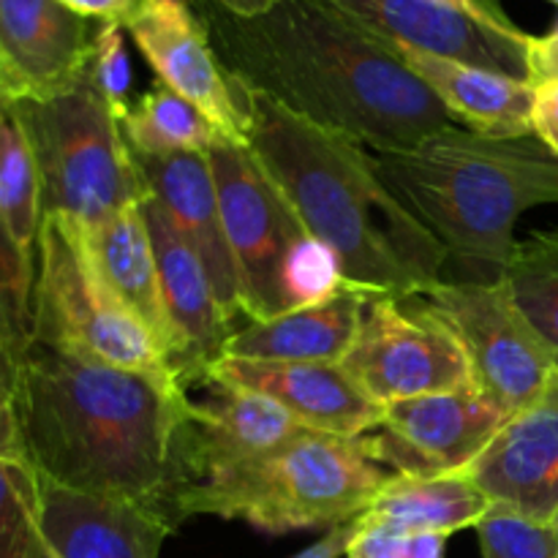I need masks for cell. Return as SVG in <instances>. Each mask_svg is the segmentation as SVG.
<instances>
[{
	"label": "cell",
	"instance_id": "8992f818",
	"mask_svg": "<svg viewBox=\"0 0 558 558\" xmlns=\"http://www.w3.org/2000/svg\"><path fill=\"white\" fill-rule=\"evenodd\" d=\"M11 104L36 156L44 216H60L87 232L145 196L118 114L90 71L58 96Z\"/></svg>",
	"mask_w": 558,
	"mask_h": 558
},
{
	"label": "cell",
	"instance_id": "484cf974",
	"mask_svg": "<svg viewBox=\"0 0 558 558\" xmlns=\"http://www.w3.org/2000/svg\"><path fill=\"white\" fill-rule=\"evenodd\" d=\"M0 213L27 256L36 259L41 234V180L16 107L0 98Z\"/></svg>",
	"mask_w": 558,
	"mask_h": 558
},
{
	"label": "cell",
	"instance_id": "4dcf8cb0",
	"mask_svg": "<svg viewBox=\"0 0 558 558\" xmlns=\"http://www.w3.org/2000/svg\"><path fill=\"white\" fill-rule=\"evenodd\" d=\"M125 27L120 25H101L96 38V49H93L90 60V80L98 87L118 120L129 112L131 101V58L125 52Z\"/></svg>",
	"mask_w": 558,
	"mask_h": 558
},
{
	"label": "cell",
	"instance_id": "9a60e30c",
	"mask_svg": "<svg viewBox=\"0 0 558 558\" xmlns=\"http://www.w3.org/2000/svg\"><path fill=\"white\" fill-rule=\"evenodd\" d=\"M101 22L60 0H0V98L44 101L87 74Z\"/></svg>",
	"mask_w": 558,
	"mask_h": 558
},
{
	"label": "cell",
	"instance_id": "f1b7e54d",
	"mask_svg": "<svg viewBox=\"0 0 558 558\" xmlns=\"http://www.w3.org/2000/svg\"><path fill=\"white\" fill-rule=\"evenodd\" d=\"M483 558H558L554 523H539L510 507L494 505L477 523Z\"/></svg>",
	"mask_w": 558,
	"mask_h": 558
},
{
	"label": "cell",
	"instance_id": "836d02e7",
	"mask_svg": "<svg viewBox=\"0 0 558 558\" xmlns=\"http://www.w3.org/2000/svg\"><path fill=\"white\" fill-rule=\"evenodd\" d=\"M60 3H65L76 14L87 16V20L101 22V25L125 27L140 14L147 0H60Z\"/></svg>",
	"mask_w": 558,
	"mask_h": 558
},
{
	"label": "cell",
	"instance_id": "277c9868",
	"mask_svg": "<svg viewBox=\"0 0 558 558\" xmlns=\"http://www.w3.org/2000/svg\"><path fill=\"white\" fill-rule=\"evenodd\" d=\"M387 194L445 248L452 281L505 278L523 213L558 205V158L534 134L485 136L463 125L417 147L368 150Z\"/></svg>",
	"mask_w": 558,
	"mask_h": 558
},
{
	"label": "cell",
	"instance_id": "74e56055",
	"mask_svg": "<svg viewBox=\"0 0 558 558\" xmlns=\"http://www.w3.org/2000/svg\"><path fill=\"white\" fill-rule=\"evenodd\" d=\"M20 360L22 352L16 347L14 336H11L9 325H5V316L0 311V390L14 392L16 379H20Z\"/></svg>",
	"mask_w": 558,
	"mask_h": 558
},
{
	"label": "cell",
	"instance_id": "ba28073f",
	"mask_svg": "<svg viewBox=\"0 0 558 558\" xmlns=\"http://www.w3.org/2000/svg\"><path fill=\"white\" fill-rule=\"evenodd\" d=\"M207 161L238 270L240 311L248 322L287 314L292 311L287 289L289 265L311 234L248 145L218 140L207 153Z\"/></svg>",
	"mask_w": 558,
	"mask_h": 558
},
{
	"label": "cell",
	"instance_id": "ab89813d",
	"mask_svg": "<svg viewBox=\"0 0 558 558\" xmlns=\"http://www.w3.org/2000/svg\"><path fill=\"white\" fill-rule=\"evenodd\" d=\"M441 3H450V5H458V9H472V11L488 9V5H483L480 0H441Z\"/></svg>",
	"mask_w": 558,
	"mask_h": 558
},
{
	"label": "cell",
	"instance_id": "7c38bea8",
	"mask_svg": "<svg viewBox=\"0 0 558 558\" xmlns=\"http://www.w3.org/2000/svg\"><path fill=\"white\" fill-rule=\"evenodd\" d=\"M390 44L532 82V41L494 9H458L441 0H336Z\"/></svg>",
	"mask_w": 558,
	"mask_h": 558
},
{
	"label": "cell",
	"instance_id": "f35d334b",
	"mask_svg": "<svg viewBox=\"0 0 558 558\" xmlns=\"http://www.w3.org/2000/svg\"><path fill=\"white\" fill-rule=\"evenodd\" d=\"M218 9H223L232 16H243V20H251V16H262L278 5L281 0H213Z\"/></svg>",
	"mask_w": 558,
	"mask_h": 558
},
{
	"label": "cell",
	"instance_id": "7a4b0ae2",
	"mask_svg": "<svg viewBox=\"0 0 558 558\" xmlns=\"http://www.w3.org/2000/svg\"><path fill=\"white\" fill-rule=\"evenodd\" d=\"M14 401L25 458L44 480L147 501L169 518L174 445L189 403L174 376L118 368L33 338Z\"/></svg>",
	"mask_w": 558,
	"mask_h": 558
},
{
	"label": "cell",
	"instance_id": "d6a6232c",
	"mask_svg": "<svg viewBox=\"0 0 558 558\" xmlns=\"http://www.w3.org/2000/svg\"><path fill=\"white\" fill-rule=\"evenodd\" d=\"M534 87V136L558 158V80L539 82Z\"/></svg>",
	"mask_w": 558,
	"mask_h": 558
},
{
	"label": "cell",
	"instance_id": "8fae6325",
	"mask_svg": "<svg viewBox=\"0 0 558 558\" xmlns=\"http://www.w3.org/2000/svg\"><path fill=\"white\" fill-rule=\"evenodd\" d=\"M512 417L477 385L385 407L379 425L360 436L376 463L403 477L458 474Z\"/></svg>",
	"mask_w": 558,
	"mask_h": 558
},
{
	"label": "cell",
	"instance_id": "9c48e42d",
	"mask_svg": "<svg viewBox=\"0 0 558 558\" xmlns=\"http://www.w3.org/2000/svg\"><path fill=\"white\" fill-rule=\"evenodd\" d=\"M417 300L461 343L474 385L512 414L548 390L558 357L521 314L505 281H439Z\"/></svg>",
	"mask_w": 558,
	"mask_h": 558
},
{
	"label": "cell",
	"instance_id": "52a82bcc",
	"mask_svg": "<svg viewBox=\"0 0 558 558\" xmlns=\"http://www.w3.org/2000/svg\"><path fill=\"white\" fill-rule=\"evenodd\" d=\"M33 338L140 374L174 376L142 322L109 292L82 229L44 216L36 251Z\"/></svg>",
	"mask_w": 558,
	"mask_h": 558
},
{
	"label": "cell",
	"instance_id": "44dd1931",
	"mask_svg": "<svg viewBox=\"0 0 558 558\" xmlns=\"http://www.w3.org/2000/svg\"><path fill=\"white\" fill-rule=\"evenodd\" d=\"M376 292L343 283L332 298L238 327L223 357L272 363H341Z\"/></svg>",
	"mask_w": 558,
	"mask_h": 558
},
{
	"label": "cell",
	"instance_id": "7402d4cb",
	"mask_svg": "<svg viewBox=\"0 0 558 558\" xmlns=\"http://www.w3.org/2000/svg\"><path fill=\"white\" fill-rule=\"evenodd\" d=\"M392 49L434 90L458 125L485 136L534 134L537 87L532 82L436 58L401 44H392Z\"/></svg>",
	"mask_w": 558,
	"mask_h": 558
},
{
	"label": "cell",
	"instance_id": "8d00e7d4",
	"mask_svg": "<svg viewBox=\"0 0 558 558\" xmlns=\"http://www.w3.org/2000/svg\"><path fill=\"white\" fill-rule=\"evenodd\" d=\"M357 521L347 523V526L330 529V532H325V537L316 539L314 545H308V548L300 550V554H294L292 558H341V556H347L349 543H352L354 532H357Z\"/></svg>",
	"mask_w": 558,
	"mask_h": 558
},
{
	"label": "cell",
	"instance_id": "e0dca14e",
	"mask_svg": "<svg viewBox=\"0 0 558 558\" xmlns=\"http://www.w3.org/2000/svg\"><path fill=\"white\" fill-rule=\"evenodd\" d=\"M202 376L270 398L316 434L360 439L374 430L385 414V407L376 403L341 363L221 357Z\"/></svg>",
	"mask_w": 558,
	"mask_h": 558
},
{
	"label": "cell",
	"instance_id": "e575fe53",
	"mask_svg": "<svg viewBox=\"0 0 558 558\" xmlns=\"http://www.w3.org/2000/svg\"><path fill=\"white\" fill-rule=\"evenodd\" d=\"M0 458H25V439H22L14 392L5 390H0Z\"/></svg>",
	"mask_w": 558,
	"mask_h": 558
},
{
	"label": "cell",
	"instance_id": "d6986e66",
	"mask_svg": "<svg viewBox=\"0 0 558 558\" xmlns=\"http://www.w3.org/2000/svg\"><path fill=\"white\" fill-rule=\"evenodd\" d=\"M38 526L54 558H161L178 529L147 501L65 488L44 477Z\"/></svg>",
	"mask_w": 558,
	"mask_h": 558
},
{
	"label": "cell",
	"instance_id": "5bb4252c",
	"mask_svg": "<svg viewBox=\"0 0 558 558\" xmlns=\"http://www.w3.org/2000/svg\"><path fill=\"white\" fill-rule=\"evenodd\" d=\"M189 387H202V398L189 392L178 445H174L178 477H174L172 494L213 472L270 456L278 447L289 445L308 430L287 409L259 392L223 385L207 376H199Z\"/></svg>",
	"mask_w": 558,
	"mask_h": 558
},
{
	"label": "cell",
	"instance_id": "30bf717a",
	"mask_svg": "<svg viewBox=\"0 0 558 558\" xmlns=\"http://www.w3.org/2000/svg\"><path fill=\"white\" fill-rule=\"evenodd\" d=\"M341 365L381 407L474 385L461 343L417 298L374 294Z\"/></svg>",
	"mask_w": 558,
	"mask_h": 558
},
{
	"label": "cell",
	"instance_id": "1f68e13d",
	"mask_svg": "<svg viewBox=\"0 0 558 558\" xmlns=\"http://www.w3.org/2000/svg\"><path fill=\"white\" fill-rule=\"evenodd\" d=\"M409 550H412V534L360 518L347 558H409Z\"/></svg>",
	"mask_w": 558,
	"mask_h": 558
},
{
	"label": "cell",
	"instance_id": "83f0119b",
	"mask_svg": "<svg viewBox=\"0 0 558 558\" xmlns=\"http://www.w3.org/2000/svg\"><path fill=\"white\" fill-rule=\"evenodd\" d=\"M41 477L27 458H0V558H47L41 526Z\"/></svg>",
	"mask_w": 558,
	"mask_h": 558
},
{
	"label": "cell",
	"instance_id": "5b68a950",
	"mask_svg": "<svg viewBox=\"0 0 558 558\" xmlns=\"http://www.w3.org/2000/svg\"><path fill=\"white\" fill-rule=\"evenodd\" d=\"M396 474L360 439L305 430L270 456L213 472L174 490L169 515L245 521L267 534L338 529L365 515Z\"/></svg>",
	"mask_w": 558,
	"mask_h": 558
},
{
	"label": "cell",
	"instance_id": "60d3db41",
	"mask_svg": "<svg viewBox=\"0 0 558 558\" xmlns=\"http://www.w3.org/2000/svg\"><path fill=\"white\" fill-rule=\"evenodd\" d=\"M554 529H556V534H558V515H556V521H554Z\"/></svg>",
	"mask_w": 558,
	"mask_h": 558
},
{
	"label": "cell",
	"instance_id": "d4e9b609",
	"mask_svg": "<svg viewBox=\"0 0 558 558\" xmlns=\"http://www.w3.org/2000/svg\"><path fill=\"white\" fill-rule=\"evenodd\" d=\"M129 150L142 156L210 153L223 140L216 125L191 101L158 82L118 120Z\"/></svg>",
	"mask_w": 558,
	"mask_h": 558
},
{
	"label": "cell",
	"instance_id": "ac0fdd59",
	"mask_svg": "<svg viewBox=\"0 0 558 558\" xmlns=\"http://www.w3.org/2000/svg\"><path fill=\"white\" fill-rule=\"evenodd\" d=\"M494 505L539 523L558 515V371L548 390L521 409L463 469Z\"/></svg>",
	"mask_w": 558,
	"mask_h": 558
},
{
	"label": "cell",
	"instance_id": "4fadbf2b",
	"mask_svg": "<svg viewBox=\"0 0 558 558\" xmlns=\"http://www.w3.org/2000/svg\"><path fill=\"white\" fill-rule=\"evenodd\" d=\"M125 31L161 85L194 104L223 140L248 145L243 87L218 60L191 0H147Z\"/></svg>",
	"mask_w": 558,
	"mask_h": 558
},
{
	"label": "cell",
	"instance_id": "cb8c5ba5",
	"mask_svg": "<svg viewBox=\"0 0 558 558\" xmlns=\"http://www.w3.org/2000/svg\"><path fill=\"white\" fill-rule=\"evenodd\" d=\"M494 501L463 472L439 477H403L396 474L379 490L363 518L403 534H450L474 529Z\"/></svg>",
	"mask_w": 558,
	"mask_h": 558
},
{
	"label": "cell",
	"instance_id": "d590c367",
	"mask_svg": "<svg viewBox=\"0 0 558 558\" xmlns=\"http://www.w3.org/2000/svg\"><path fill=\"white\" fill-rule=\"evenodd\" d=\"M558 5V0H550ZM558 80V22L545 36H534L532 41V85Z\"/></svg>",
	"mask_w": 558,
	"mask_h": 558
},
{
	"label": "cell",
	"instance_id": "2e32d148",
	"mask_svg": "<svg viewBox=\"0 0 558 558\" xmlns=\"http://www.w3.org/2000/svg\"><path fill=\"white\" fill-rule=\"evenodd\" d=\"M140 205L156 251L163 311L174 341L169 371L185 390L223 357V347L238 325L223 314L205 265L180 238L156 196L145 191Z\"/></svg>",
	"mask_w": 558,
	"mask_h": 558
},
{
	"label": "cell",
	"instance_id": "ffe728a7",
	"mask_svg": "<svg viewBox=\"0 0 558 558\" xmlns=\"http://www.w3.org/2000/svg\"><path fill=\"white\" fill-rule=\"evenodd\" d=\"M129 153L147 194L156 196L180 238L205 265L223 314L238 322V316H243L238 270L223 229L221 202H218L207 153H174V156Z\"/></svg>",
	"mask_w": 558,
	"mask_h": 558
},
{
	"label": "cell",
	"instance_id": "3957f363",
	"mask_svg": "<svg viewBox=\"0 0 558 558\" xmlns=\"http://www.w3.org/2000/svg\"><path fill=\"white\" fill-rule=\"evenodd\" d=\"M248 147L347 283L414 300L445 281L447 254L381 185L368 150L240 82Z\"/></svg>",
	"mask_w": 558,
	"mask_h": 558
},
{
	"label": "cell",
	"instance_id": "4316f807",
	"mask_svg": "<svg viewBox=\"0 0 558 558\" xmlns=\"http://www.w3.org/2000/svg\"><path fill=\"white\" fill-rule=\"evenodd\" d=\"M501 281L558 357V229L518 240Z\"/></svg>",
	"mask_w": 558,
	"mask_h": 558
},
{
	"label": "cell",
	"instance_id": "603a6c76",
	"mask_svg": "<svg viewBox=\"0 0 558 558\" xmlns=\"http://www.w3.org/2000/svg\"><path fill=\"white\" fill-rule=\"evenodd\" d=\"M140 202L125 207L101 227L87 229V232L82 229V238L101 281L142 322L169 365L174 341L167 311H163L156 251H153Z\"/></svg>",
	"mask_w": 558,
	"mask_h": 558
},
{
	"label": "cell",
	"instance_id": "6da1fadb",
	"mask_svg": "<svg viewBox=\"0 0 558 558\" xmlns=\"http://www.w3.org/2000/svg\"><path fill=\"white\" fill-rule=\"evenodd\" d=\"M191 3L234 80L365 150H409L458 125L392 44L336 0H281L251 20Z\"/></svg>",
	"mask_w": 558,
	"mask_h": 558
},
{
	"label": "cell",
	"instance_id": "b9f144b4",
	"mask_svg": "<svg viewBox=\"0 0 558 558\" xmlns=\"http://www.w3.org/2000/svg\"><path fill=\"white\" fill-rule=\"evenodd\" d=\"M47 558H54V556H52V554H47Z\"/></svg>",
	"mask_w": 558,
	"mask_h": 558
},
{
	"label": "cell",
	"instance_id": "f546056e",
	"mask_svg": "<svg viewBox=\"0 0 558 558\" xmlns=\"http://www.w3.org/2000/svg\"><path fill=\"white\" fill-rule=\"evenodd\" d=\"M33 292H36V259L22 251L0 213V311L20 352L33 341Z\"/></svg>",
	"mask_w": 558,
	"mask_h": 558
}]
</instances>
